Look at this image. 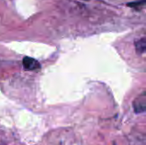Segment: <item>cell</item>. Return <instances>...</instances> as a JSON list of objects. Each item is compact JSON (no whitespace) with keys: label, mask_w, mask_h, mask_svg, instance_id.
<instances>
[{"label":"cell","mask_w":146,"mask_h":145,"mask_svg":"<svg viewBox=\"0 0 146 145\" xmlns=\"http://www.w3.org/2000/svg\"><path fill=\"white\" fill-rule=\"evenodd\" d=\"M86 1H87V0H86Z\"/></svg>","instance_id":"4"},{"label":"cell","mask_w":146,"mask_h":145,"mask_svg":"<svg viewBox=\"0 0 146 145\" xmlns=\"http://www.w3.org/2000/svg\"><path fill=\"white\" fill-rule=\"evenodd\" d=\"M22 64H23V68L25 70H36L40 68V64L38 63V62L32 57H28L26 56L23 58L22 61Z\"/></svg>","instance_id":"2"},{"label":"cell","mask_w":146,"mask_h":145,"mask_svg":"<svg viewBox=\"0 0 146 145\" xmlns=\"http://www.w3.org/2000/svg\"><path fill=\"white\" fill-rule=\"evenodd\" d=\"M136 52L139 55L146 53V38H140L134 43Z\"/></svg>","instance_id":"3"},{"label":"cell","mask_w":146,"mask_h":145,"mask_svg":"<svg viewBox=\"0 0 146 145\" xmlns=\"http://www.w3.org/2000/svg\"><path fill=\"white\" fill-rule=\"evenodd\" d=\"M133 108L136 114L146 112V91H143L133 100Z\"/></svg>","instance_id":"1"}]
</instances>
